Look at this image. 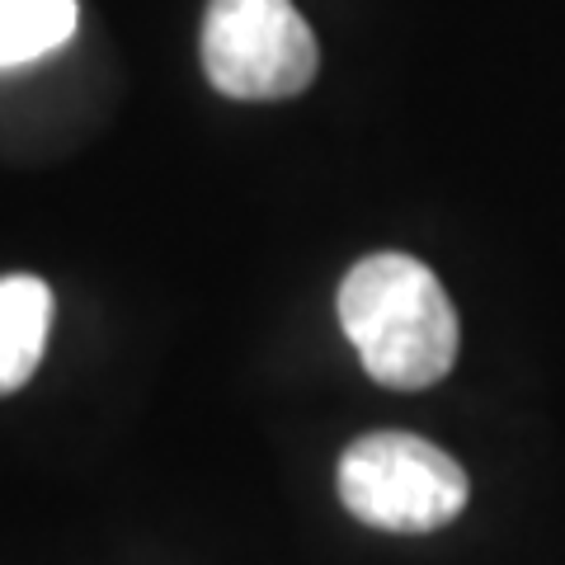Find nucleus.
Here are the masks:
<instances>
[{
	"label": "nucleus",
	"mask_w": 565,
	"mask_h": 565,
	"mask_svg": "<svg viewBox=\"0 0 565 565\" xmlns=\"http://www.w3.org/2000/svg\"><path fill=\"white\" fill-rule=\"evenodd\" d=\"M340 326L367 377L392 392H424L457 363V311L444 282L415 255L359 259L340 282Z\"/></svg>",
	"instance_id": "1"
},
{
	"label": "nucleus",
	"mask_w": 565,
	"mask_h": 565,
	"mask_svg": "<svg viewBox=\"0 0 565 565\" xmlns=\"http://www.w3.org/2000/svg\"><path fill=\"white\" fill-rule=\"evenodd\" d=\"M344 509L377 533H438L467 509L471 481L452 457L415 434H363L334 471Z\"/></svg>",
	"instance_id": "2"
},
{
	"label": "nucleus",
	"mask_w": 565,
	"mask_h": 565,
	"mask_svg": "<svg viewBox=\"0 0 565 565\" xmlns=\"http://www.w3.org/2000/svg\"><path fill=\"white\" fill-rule=\"evenodd\" d=\"M321 47L292 0H207L203 71L232 99H292L316 81Z\"/></svg>",
	"instance_id": "3"
},
{
	"label": "nucleus",
	"mask_w": 565,
	"mask_h": 565,
	"mask_svg": "<svg viewBox=\"0 0 565 565\" xmlns=\"http://www.w3.org/2000/svg\"><path fill=\"white\" fill-rule=\"evenodd\" d=\"M52 330V288L33 274L0 278V396L39 373Z\"/></svg>",
	"instance_id": "4"
},
{
	"label": "nucleus",
	"mask_w": 565,
	"mask_h": 565,
	"mask_svg": "<svg viewBox=\"0 0 565 565\" xmlns=\"http://www.w3.org/2000/svg\"><path fill=\"white\" fill-rule=\"evenodd\" d=\"M76 20V0H0V71L57 52Z\"/></svg>",
	"instance_id": "5"
}]
</instances>
